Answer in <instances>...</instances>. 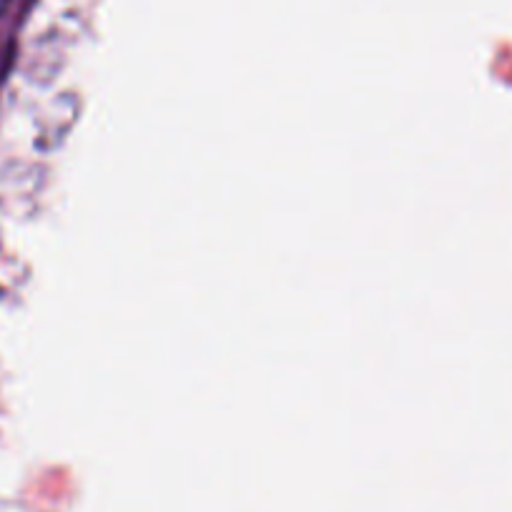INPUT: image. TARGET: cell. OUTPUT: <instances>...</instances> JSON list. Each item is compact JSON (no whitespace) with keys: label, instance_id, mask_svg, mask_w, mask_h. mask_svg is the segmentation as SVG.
Here are the masks:
<instances>
[{"label":"cell","instance_id":"obj_1","mask_svg":"<svg viewBox=\"0 0 512 512\" xmlns=\"http://www.w3.org/2000/svg\"><path fill=\"white\" fill-rule=\"evenodd\" d=\"M6 6H8V0H0V13L6 11Z\"/></svg>","mask_w":512,"mask_h":512}]
</instances>
